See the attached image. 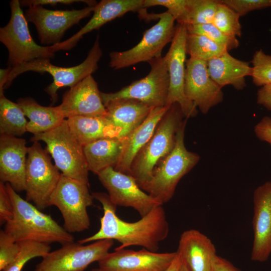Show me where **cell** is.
Returning a JSON list of instances; mask_svg holds the SVG:
<instances>
[{
  "mask_svg": "<svg viewBox=\"0 0 271 271\" xmlns=\"http://www.w3.org/2000/svg\"><path fill=\"white\" fill-rule=\"evenodd\" d=\"M17 103L30 119L27 131L34 135L52 129L65 119L58 106H42L30 97L19 98Z\"/></svg>",
  "mask_w": 271,
  "mask_h": 271,
  "instance_id": "obj_28",
  "label": "cell"
},
{
  "mask_svg": "<svg viewBox=\"0 0 271 271\" xmlns=\"http://www.w3.org/2000/svg\"><path fill=\"white\" fill-rule=\"evenodd\" d=\"M66 120L71 132L83 146L102 139L121 138V129L105 116H77Z\"/></svg>",
  "mask_w": 271,
  "mask_h": 271,
  "instance_id": "obj_26",
  "label": "cell"
},
{
  "mask_svg": "<svg viewBox=\"0 0 271 271\" xmlns=\"http://www.w3.org/2000/svg\"><path fill=\"white\" fill-rule=\"evenodd\" d=\"M240 17L238 14L220 1L212 23L224 34L240 37L241 36Z\"/></svg>",
  "mask_w": 271,
  "mask_h": 271,
  "instance_id": "obj_33",
  "label": "cell"
},
{
  "mask_svg": "<svg viewBox=\"0 0 271 271\" xmlns=\"http://www.w3.org/2000/svg\"><path fill=\"white\" fill-rule=\"evenodd\" d=\"M31 141H42L63 175L89 184L88 168L83 146L70 129L66 119L57 127L34 135Z\"/></svg>",
  "mask_w": 271,
  "mask_h": 271,
  "instance_id": "obj_5",
  "label": "cell"
},
{
  "mask_svg": "<svg viewBox=\"0 0 271 271\" xmlns=\"http://www.w3.org/2000/svg\"><path fill=\"white\" fill-rule=\"evenodd\" d=\"M144 0H102L94 7L93 15L88 23L77 33L66 40L50 46L53 53L70 50L74 48L83 36L93 30H98L105 24L122 16L129 12L140 15L145 9Z\"/></svg>",
  "mask_w": 271,
  "mask_h": 271,
  "instance_id": "obj_20",
  "label": "cell"
},
{
  "mask_svg": "<svg viewBox=\"0 0 271 271\" xmlns=\"http://www.w3.org/2000/svg\"><path fill=\"white\" fill-rule=\"evenodd\" d=\"M184 91L187 99L204 114L223 100L222 88L210 77L207 62L191 57L186 61Z\"/></svg>",
  "mask_w": 271,
  "mask_h": 271,
  "instance_id": "obj_16",
  "label": "cell"
},
{
  "mask_svg": "<svg viewBox=\"0 0 271 271\" xmlns=\"http://www.w3.org/2000/svg\"><path fill=\"white\" fill-rule=\"evenodd\" d=\"M9 22L0 28V41L9 52L8 64L12 68L37 59L53 58L55 53L49 46H41L33 39L20 1L10 2Z\"/></svg>",
  "mask_w": 271,
  "mask_h": 271,
  "instance_id": "obj_7",
  "label": "cell"
},
{
  "mask_svg": "<svg viewBox=\"0 0 271 271\" xmlns=\"http://www.w3.org/2000/svg\"><path fill=\"white\" fill-rule=\"evenodd\" d=\"M104 105L106 111L105 116L121 129V138L139 126L153 109L140 101L128 99L112 100Z\"/></svg>",
  "mask_w": 271,
  "mask_h": 271,
  "instance_id": "obj_25",
  "label": "cell"
},
{
  "mask_svg": "<svg viewBox=\"0 0 271 271\" xmlns=\"http://www.w3.org/2000/svg\"><path fill=\"white\" fill-rule=\"evenodd\" d=\"M187 30L186 24L178 23L168 52L165 56L169 75V89L165 106L178 103L185 118L195 116L197 108L186 97L184 91L186 48Z\"/></svg>",
  "mask_w": 271,
  "mask_h": 271,
  "instance_id": "obj_13",
  "label": "cell"
},
{
  "mask_svg": "<svg viewBox=\"0 0 271 271\" xmlns=\"http://www.w3.org/2000/svg\"><path fill=\"white\" fill-rule=\"evenodd\" d=\"M256 102L271 111V85L260 87L257 92Z\"/></svg>",
  "mask_w": 271,
  "mask_h": 271,
  "instance_id": "obj_42",
  "label": "cell"
},
{
  "mask_svg": "<svg viewBox=\"0 0 271 271\" xmlns=\"http://www.w3.org/2000/svg\"><path fill=\"white\" fill-rule=\"evenodd\" d=\"M169 108L164 106L153 108L139 126L122 138L123 149L120 159L114 167L116 171L130 175V167L133 159L151 139Z\"/></svg>",
  "mask_w": 271,
  "mask_h": 271,
  "instance_id": "obj_23",
  "label": "cell"
},
{
  "mask_svg": "<svg viewBox=\"0 0 271 271\" xmlns=\"http://www.w3.org/2000/svg\"><path fill=\"white\" fill-rule=\"evenodd\" d=\"M20 244L4 230L0 231V270L2 271L16 258Z\"/></svg>",
  "mask_w": 271,
  "mask_h": 271,
  "instance_id": "obj_37",
  "label": "cell"
},
{
  "mask_svg": "<svg viewBox=\"0 0 271 271\" xmlns=\"http://www.w3.org/2000/svg\"><path fill=\"white\" fill-rule=\"evenodd\" d=\"M17 103L0 96V133L14 137L21 136L27 130L28 121Z\"/></svg>",
  "mask_w": 271,
  "mask_h": 271,
  "instance_id": "obj_29",
  "label": "cell"
},
{
  "mask_svg": "<svg viewBox=\"0 0 271 271\" xmlns=\"http://www.w3.org/2000/svg\"><path fill=\"white\" fill-rule=\"evenodd\" d=\"M158 18L157 23L145 32L137 45L126 51L109 54L110 67L122 69L162 56L163 49L174 36L175 20L168 11L158 14Z\"/></svg>",
  "mask_w": 271,
  "mask_h": 271,
  "instance_id": "obj_11",
  "label": "cell"
},
{
  "mask_svg": "<svg viewBox=\"0 0 271 271\" xmlns=\"http://www.w3.org/2000/svg\"><path fill=\"white\" fill-rule=\"evenodd\" d=\"M211 271H240L227 260L217 255L214 258Z\"/></svg>",
  "mask_w": 271,
  "mask_h": 271,
  "instance_id": "obj_43",
  "label": "cell"
},
{
  "mask_svg": "<svg viewBox=\"0 0 271 271\" xmlns=\"http://www.w3.org/2000/svg\"><path fill=\"white\" fill-rule=\"evenodd\" d=\"M220 3L219 0H189L186 25L212 23Z\"/></svg>",
  "mask_w": 271,
  "mask_h": 271,
  "instance_id": "obj_32",
  "label": "cell"
},
{
  "mask_svg": "<svg viewBox=\"0 0 271 271\" xmlns=\"http://www.w3.org/2000/svg\"><path fill=\"white\" fill-rule=\"evenodd\" d=\"M97 175L107 191L110 200L116 206L131 207L143 217L155 207L163 205L143 190L131 175L117 171L110 167Z\"/></svg>",
  "mask_w": 271,
  "mask_h": 271,
  "instance_id": "obj_14",
  "label": "cell"
},
{
  "mask_svg": "<svg viewBox=\"0 0 271 271\" xmlns=\"http://www.w3.org/2000/svg\"><path fill=\"white\" fill-rule=\"evenodd\" d=\"M207 66L210 77L221 88L231 85L237 90H243L245 77L252 73L249 62L232 56L228 52L209 60Z\"/></svg>",
  "mask_w": 271,
  "mask_h": 271,
  "instance_id": "obj_24",
  "label": "cell"
},
{
  "mask_svg": "<svg viewBox=\"0 0 271 271\" xmlns=\"http://www.w3.org/2000/svg\"><path fill=\"white\" fill-rule=\"evenodd\" d=\"M61 174L47 151L39 142L28 148L26 170V200L33 202L39 210L49 206L50 197Z\"/></svg>",
  "mask_w": 271,
  "mask_h": 271,
  "instance_id": "obj_9",
  "label": "cell"
},
{
  "mask_svg": "<svg viewBox=\"0 0 271 271\" xmlns=\"http://www.w3.org/2000/svg\"><path fill=\"white\" fill-rule=\"evenodd\" d=\"M241 17L254 11L271 8V0H221Z\"/></svg>",
  "mask_w": 271,
  "mask_h": 271,
  "instance_id": "obj_38",
  "label": "cell"
},
{
  "mask_svg": "<svg viewBox=\"0 0 271 271\" xmlns=\"http://www.w3.org/2000/svg\"><path fill=\"white\" fill-rule=\"evenodd\" d=\"M187 32L205 36L213 41L221 45L229 51L236 49L239 45L236 37L227 35L212 23L196 25H186Z\"/></svg>",
  "mask_w": 271,
  "mask_h": 271,
  "instance_id": "obj_34",
  "label": "cell"
},
{
  "mask_svg": "<svg viewBox=\"0 0 271 271\" xmlns=\"http://www.w3.org/2000/svg\"><path fill=\"white\" fill-rule=\"evenodd\" d=\"M11 69V67L8 66L6 69L0 70V96L4 95V90L8 83Z\"/></svg>",
  "mask_w": 271,
  "mask_h": 271,
  "instance_id": "obj_44",
  "label": "cell"
},
{
  "mask_svg": "<svg viewBox=\"0 0 271 271\" xmlns=\"http://www.w3.org/2000/svg\"><path fill=\"white\" fill-rule=\"evenodd\" d=\"M93 199L89 184L61 174L50 197L49 206H55L59 210L66 230L70 233L80 232L90 225L87 208L93 204Z\"/></svg>",
  "mask_w": 271,
  "mask_h": 271,
  "instance_id": "obj_8",
  "label": "cell"
},
{
  "mask_svg": "<svg viewBox=\"0 0 271 271\" xmlns=\"http://www.w3.org/2000/svg\"><path fill=\"white\" fill-rule=\"evenodd\" d=\"M58 107L64 117L105 116L106 111L97 82L88 75L63 95Z\"/></svg>",
  "mask_w": 271,
  "mask_h": 271,
  "instance_id": "obj_18",
  "label": "cell"
},
{
  "mask_svg": "<svg viewBox=\"0 0 271 271\" xmlns=\"http://www.w3.org/2000/svg\"><path fill=\"white\" fill-rule=\"evenodd\" d=\"M178 103L173 104L159 122L153 136L133 159L130 175L139 186L152 177L159 162L173 150L176 134L185 119Z\"/></svg>",
  "mask_w": 271,
  "mask_h": 271,
  "instance_id": "obj_4",
  "label": "cell"
},
{
  "mask_svg": "<svg viewBox=\"0 0 271 271\" xmlns=\"http://www.w3.org/2000/svg\"><path fill=\"white\" fill-rule=\"evenodd\" d=\"M189 0H144V8L163 6L179 24H186Z\"/></svg>",
  "mask_w": 271,
  "mask_h": 271,
  "instance_id": "obj_36",
  "label": "cell"
},
{
  "mask_svg": "<svg viewBox=\"0 0 271 271\" xmlns=\"http://www.w3.org/2000/svg\"><path fill=\"white\" fill-rule=\"evenodd\" d=\"M122 138L100 139L83 146L89 171L97 175L118 163L123 149Z\"/></svg>",
  "mask_w": 271,
  "mask_h": 271,
  "instance_id": "obj_27",
  "label": "cell"
},
{
  "mask_svg": "<svg viewBox=\"0 0 271 271\" xmlns=\"http://www.w3.org/2000/svg\"><path fill=\"white\" fill-rule=\"evenodd\" d=\"M91 194L101 203L103 210L100 228L94 234L78 240V243L84 244L108 239L121 244L118 249L140 246L156 252L160 243L167 237L169 226L162 205L155 207L137 221L128 222L117 216V206L111 202L108 194L97 192Z\"/></svg>",
  "mask_w": 271,
  "mask_h": 271,
  "instance_id": "obj_1",
  "label": "cell"
},
{
  "mask_svg": "<svg viewBox=\"0 0 271 271\" xmlns=\"http://www.w3.org/2000/svg\"><path fill=\"white\" fill-rule=\"evenodd\" d=\"M28 148L24 139L0 136V180L17 192L26 190V170Z\"/></svg>",
  "mask_w": 271,
  "mask_h": 271,
  "instance_id": "obj_21",
  "label": "cell"
},
{
  "mask_svg": "<svg viewBox=\"0 0 271 271\" xmlns=\"http://www.w3.org/2000/svg\"><path fill=\"white\" fill-rule=\"evenodd\" d=\"M113 244L112 239H101L88 244L70 242L42 257L34 271H84L99 261Z\"/></svg>",
  "mask_w": 271,
  "mask_h": 271,
  "instance_id": "obj_12",
  "label": "cell"
},
{
  "mask_svg": "<svg viewBox=\"0 0 271 271\" xmlns=\"http://www.w3.org/2000/svg\"><path fill=\"white\" fill-rule=\"evenodd\" d=\"M94 7L88 6L80 10H52L42 6H35L28 8L24 15L28 22L35 26L41 43L52 46L61 42L69 28L89 17Z\"/></svg>",
  "mask_w": 271,
  "mask_h": 271,
  "instance_id": "obj_15",
  "label": "cell"
},
{
  "mask_svg": "<svg viewBox=\"0 0 271 271\" xmlns=\"http://www.w3.org/2000/svg\"><path fill=\"white\" fill-rule=\"evenodd\" d=\"M102 55L98 36L85 60L80 64L70 67L53 65L50 59H37L12 68L5 89L10 86L13 81L19 75L28 71L37 72L43 74L48 73L53 79L45 91L50 96L52 104L57 100L58 90L66 86L70 88L84 78L95 72L98 68V62Z\"/></svg>",
  "mask_w": 271,
  "mask_h": 271,
  "instance_id": "obj_6",
  "label": "cell"
},
{
  "mask_svg": "<svg viewBox=\"0 0 271 271\" xmlns=\"http://www.w3.org/2000/svg\"><path fill=\"white\" fill-rule=\"evenodd\" d=\"M12 201L14 214L6 223L5 231L17 242L31 240L63 245L74 241V237L52 217L41 212L30 202L23 199L11 187L6 183Z\"/></svg>",
  "mask_w": 271,
  "mask_h": 271,
  "instance_id": "obj_2",
  "label": "cell"
},
{
  "mask_svg": "<svg viewBox=\"0 0 271 271\" xmlns=\"http://www.w3.org/2000/svg\"><path fill=\"white\" fill-rule=\"evenodd\" d=\"M91 271H101V270L99 268H93Z\"/></svg>",
  "mask_w": 271,
  "mask_h": 271,
  "instance_id": "obj_47",
  "label": "cell"
},
{
  "mask_svg": "<svg viewBox=\"0 0 271 271\" xmlns=\"http://www.w3.org/2000/svg\"><path fill=\"white\" fill-rule=\"evenodd\" d=\"M20 251L15 259L2 271H22L25 264L31 259L43 257L51 250L48 243L31 240L18 242Z\"/></svg>",
  "mask_w": 271,
  "mask_h": 271,
  "instance_id": "obj_31",
  "label": "cell"
},
{
  "mask_svg": "<svg viewBox=\"0 0 271 271\" xmlns=\"http://www.w3.org/2000/svg\"><path fill=\"white\" fill-rule=\"evenodd\" d=\"M254 132L259 140L271 146V117H263L254 126Z\"/></svg>",
  "mask_w": 271,
  "mask_h": 271,
  "instance_id": "obj_41",
  "label": "cell"
},
{
  "mask_svg": "<svg viewBox=\"0 0 271 271\" xmlns=\"http://www.w3.org/2000/svg\"><path fill=\"white\" fill-rule=\"evenodd\" d=\"M254 238L251 258L266 261L271 253V181L257 187L253 196Z\"/></svg>",
  "mask_w": 271,
  "mask_h": 271,
  "instance_id": "obj_19",
  "label": "cell"
},
{
  "mask_svg": "<svg viewBox=\"0 0 271 271\" xmlns=\"http://www.w3.org/2000/svg\"><path fill=\"white\" fill-rule=\"evenodd\" d=\"M177 252L158 253L143 248L133 250L116 248L99 261L101 271H165Z\"/></svg>",
  "mask_w": 271,
  "mask_h": 271,
  "instance_id": "obj_17",
  "label": "cell"
},
{
  "mask_svg": "<svg viewBox=\"0 0 271 271\" xmlns=\"http://www.w3.org/2000/svg\"><path fill=\"white\" fill-rule=\"evenodd\" d=\"M178 271H190L187 267L182 261L181 265Z\"/></svg>",
  "mask_w": 271,
  "mask_h": 271,
  "instance_id": "obj_46",
  "label": "cell"
},
{
  "mask_svg": "<svg viewBox=\"0 0 271 271\" xmlns=\"http://www.w3.org/2000/svg\"><path fill=\"white\" fill-rule=\"evenodd\" d=\"M176 252L190 271H211L217 255L211 240L193 229L181 234Z\"/></svg>",
  "mask_w": 271,
  "mask_h": 271,
  "instance_id": "obj_22",
  "label": "cell"
},
{
  "mask_svg": "<svg viewBox=\"0 0 271 271\" xmlns=\"http://www.w3.org/2000/svg\"><path fill=\"white\" fill-rule=\"evenodd\" d=\"M182 263L180 256L177 253V255L170 265L165 271H178Z\"/></svg>",
  "mask_w": 271,
  "mask_h": 271,
  "instance_id": "obj_45",
  "label": "cell"
},
{
  "mask_svg": "<svg viewBox=\"0 0 271 271\" xmlns=\"http://www.w3.org/2000/svg\"><path fill=\"white\" fill-rule=\"evenodd\" d=\"M14 208L6 184L0 182V223L3 224L11 220Z\"/></svg>",
  "mask_w": 271,
  "mask_h": 271,
  "instance_id": "obj_39",
  "label": "cell"
},
{
  "mask_svg": "<svg viewBox=\"0 0 271 271\" xmlns=\"http://www.w3.org/2000/svg\"><path fill=\"white\" fill-rule=\"evenodd\" d=\"M185 119L178 130L175 146L154 168L152 177L140 187L161 204L173 197L180 180L199 162L200 156L188 151L185 145Z\"/></svg>",
  "mask_w": 271,
  "mask_h": 271,
  "instance_id": "obj_3",
  "label": "cell"
},
{
  "mask_svg": "<svg viewBox=\"0 0 271 271\" xmlns=\"http://www.w3.org/2000/svg\"><path fill=\"white\" fill-rule=\"evenodd\" d=\"M252 82L257 86L271 85V55L256 50L251 60Z\"/></svg>",
  "mask_w": 271,
  "mask_h": 271,
  "instance_id": "obj_35",
  "label": "cell"
},
{
  "mask_svg": "<svg viewBox=\"0 0 271 271\" xmlns=\"http://www.w3.org/2000/svg\"><path fill=\"white\" fill-rule=\"evenodd\" d=\"M186 48L190 57L206 62L228 52L226 47L205 36L188 32Z\"/></svg>",
  "mask_w": 271,
  "mask_h": 271,
  "instance_id": "obj_30",
  "label": "cell"
},
{
  "mask_svg": "<svg viewBox=\"0 0 271 271\" xmlns=\"http://www.w3.org/2000/svg\"><path fill=\"white\" fill-rule=\"evenodd\" d=\"M149 73L113 93L101 92L103 104L114 100L132 99L151 108L165 106L169 89V75L165 56L148 62Z\"/></svg>",
  "mask_w": 271,
  "mask_h": 271,
  "instance_id": "obj_10",
  "label": "cell"
},
{
  "mask_svg": "<svg viewBox=\"0 0 271 271\" xmlns=\"http://www.w3.org/2000/svg\"><path fill=\"white\" fill-rule=\"evenodd\" d=\"M82 2L88 6H95L97 3L94 1L87 0H23L20 1L21 7H30L35 6L51 5L56 6L57 4L70 5L74 3Z\"/></svg>",
  "mask_w": 271,
  "mask_h": 271,
  "instance_id": "obj_40",
  "label": "cell"
}]
</instances>
